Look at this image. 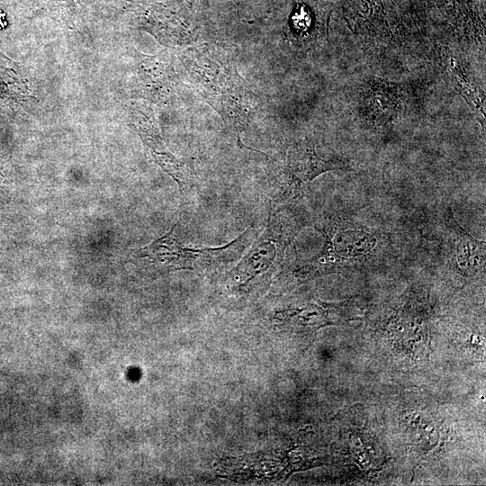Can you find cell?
<instances>
[{
    "label": "cell",
    "mask_w": 486,
    "mask_h": 486,
    "mask_svg": "<svg viewBox=\"0 0 486 486\" xmlns=\"http://www.w3.org/2000/svg\"><path fill=\"white\" fill-rule=\"evenodd\" d=\"M287 236L280 224L272 220L266 230L253 244L248 253L230 272L229 278L239 286H247L255 278L272 273L282 262Z\"/></svg>",
    "instance_id": "cell-4"
},
{
    "label": "cell",
    "mask_w": 486,
    "mask_h": 486,
    "mask_svg": "<svg viewBox=\"0 0 486 486\" xmlns=\"http://www.w3.org/2000/svg\"><path fill=\"white\" fill-rule=\"evenodd\" d=\"M340 167L337 162L321 158L310 143L293 146L288 154V168L297 184L310 183L320 174Z\"/></svg>",
    "instance_id": "cell-6"
},
{
    "label": "cell",
    "mask_w": 486,
    "mask_h": 486,
    "mask_svg": "<svg viewBox=\"0 0 486 486\" xmlns=\"http://www.w3.org/2000/svg\"><path fill=\"white\" fill-rule=\"evenodd\" d=\"M451 224L458 235L456 259L463 273L474 272L478 267L484 266L485 242L472 238L457 223L453 215H451Z\"/></svg>",
    "instance_id": "cell-7"
},
{
    "label": "cell",
    "mask_w": 486,
    "mask_h": 486,
    "mask_svg": "<svg viewBox=\"0 0 486 486\" xmlns=\"http://www.w3.org/2000/svg\"><path fill=\"white\" fill-rule=\"evenodd\" d=\"M140 132L156 162L177 183L180 191L185 192L194 175L193 159H179L167 151L155 130L141 129Z\"/></svg>",
    "instance_id": "cell-5"
},
{
    "label": "cell",
    "mask_w": 486,
    "mask_h": 486,
    "mask_svg": "<svg viewBox=\"0 0 486 486\" xmlns=\"http://www.w3.org/2000/svg\"><path fill=\"white\" fill-rule=\"evenodd\" d=\"M185 60L191 81L202 98L228 124L243 128L256 107V96L228 54L205 44L186 52Z\"/></svg>",
    "instance_id": "cell-1"
},
{
    "label": "cell",
    "mask_w": 486,
    "mask_h": 486,
    "mask_svg": "<svg viewBox=\"0 0 486 486\" xmlns=\"http://www.w3.org/2000/svg\"><path fill=\"white\" fill-rule=\"evenodd\" d=\"M176 225L151 244L140 248L136 256L144 258L153 266L168 271L190 269L203 270L212 266L213 260L229 252L244 238L240 235L222 248L194 249L184 247L175 234Z\"/></svg>",
    "instance_id": "cell-2"
},
{
    "label": "cell",
    "mask_w": 486,
    "mask_h": 486,
    "mask_svg": "<svg viewBox=\"0 0 486 486\" xmlns=\"http://www.w3.org/2000/svg\"><path fill=\"white\" fill-rule=\"evenodd\" d=\"M326 243L321 252L296 271L300 277H314L331 273L347 265L350 259L365 257L375 246V238L363 230H323Z\"/></svg>",
    "instance_id": "cell-3"
}]
</instances>
